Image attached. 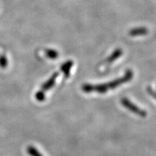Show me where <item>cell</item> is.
Returning a JSON list of instances; mask_svg holds the SVG:
<instances>
[{
    "mask_svg": "<svg viewBox=\"0 0 156 156\" xmlns=\"http://www.w3.org/2000/svg\"><path fill=\"white\" fill-rule=\"evenodd\" d=\"M72 66H73V62H67L62 66L61 70L64 73L66 77H68L69 76V72Z\"/></svg>",
    "mask_w": 156,
    "mask_h": 156,
    "instance_id": "277c9868",
    "label": "cell"
},
{
    "mask_svg": "<svg viewBox=\"0 0 156 156\" xmlns=\"http://www.w3.org/2000/svg\"><path fill=\"white\" fill-rule=\"evenodd\" d=\"M8 61L5 56H0V67L2 68H5L7 67Z\"/></svg>",
    "mask_w": 156,
    "mask_h": 156,
    "instance_id": "9c48e42d",
    "label": "cell"
},
{
    "mask_svg": "<svg viewBox=\"0 0 156 156\" xmlns=\"http://www.w3.org/2000/svg\"><path fill=\"white\" fill-rule=\"evenodd\" d=\"M121 103H122V104L126 108L129 109L130 112L134 113V114L138 115V116L141 117H145L147 116V112L145 110H143V109L140 108V107L136 106L134 103L131 102V101L129 100V99L126 98H123L122 100H121Z\"/></svg>",
    "mask_w": 156,
    "mask_h": 156,
    "instance_id": "6da1fadb",
    "label": "cell"
},
{
    "mask_svg": "<svg viewBox=\"0 0 156 156\" xmlns=\"http://www.w3.org/2000/svg\"><path fill=\"white\" fill-rule=\"evenodd\" d=\"M27 153L30 156H43L42 154L34 146H28L27 147Z\"/></svg>",
    "mask_w": 156,
    "mask_h": 156,
    "instance_id": "8992f818",
    "label": "cell"
},
{
    "mask_svg": "<svg viewBox=\"0 0 156 156\" xmlns=\"http://www.w3.org/2000/svg\"><path fill=\"white\" fill-rule=\"evenodd\" d=\"M36 98L38 101H41V102L44 101L45 100V98H46V95H45V93L44 91L41 90V91H38V92H37V93L36 94Z\"/></svg>",
    "mask_w": 156,
    "mask_h": 156,
    "instance_id": "ba28073f",
    "label": "cell"
},
{
    "mask_svg": "<svg viewBox=\"0 0 156 156\" xmlns=\"http://www.w3.org/2000/svg\"><path fill=\"white\" fill-rule=\"evenodd\" d=\"M132 77H133V73H132V72L131 71V70H128L124 77L119 78V79H117V80H115L110 82V83H106V85H107V87H108V90L109 89L110 90L114 89L118 86H119V85H122V84H124V83H126V82L129 81L132 78Z\"/></svg>",
    "mask_w": 156,
    "mask_h": 156,
    "instance_id": "7a4b0ae2",
    "label": "cell"
},
{
    "mask_svg": "<svg viewBox=\"0 0 156 156\" xmlns=\"http://www.w3.org/2000/svg\"><path fill=\"white\" fill-rule=\"evenodd\" d=\"M57 76H58L57 73H54V75H52L51 77L49 79H48V80L46 82V83L43 84V85L41 87L42 91H44H44H47L49 89L51 88V87L54 85V84H55L56 79V77H57Z\"/></svg>",
    "mask_w": 156,
    "mask_h": 156,
    "instance_id": "3957f363",
    "label": "cell"
},
{
    "mask_svg": "<svg viewBox=\"0 0 156 156\" xmlns=\"http://www.w3.org/2000/svg\"><path fill=\"white\" fill-rule=\"evenodd\" d=\"M147 93H149L150 95H151L152 96L154 97L156 99V92H155V91H154L151 87H148L147 88Z\"/></svg>",
    "mask_w": 156,
    "mask_h": 156,
    "instance_id": "8fae6325",
    "label": "cell"
},
{
    "mask_svg": "<svg viewBox=\"0 0 156 156\" xmlns=\"http://www.w3.org/2000/svg\"><path fill=\"white\" fill-rule=\"evenodd\" d=\"M122 52H121V51H115L114 54H112V56H110V57H109L108 58V62H113V61H114L115 59H116L117 58L119 57V56L121 54H122Z\"/></svg>",
    "mask_w": 156,
    "mask_h": 156,
    "instance_id": "30bf717a",
    "label": "cell"
},
{
    "mask_svg": "<svg viewBox=\"0 0 156 156\" xmlns=\"http://www.w3.org/2000/svg\"><path fill=\"white\" fill-rule=\"evenodd\" d=\"M147 33V30L146 28H136L133 29L129 32V34L131 36H140V35H143L146 34Z\"/></svg>",
    "mask_w": 156,
    "mask_h": 156,
    "instance_id": "5b68a950",
    "label": "cell"
},
{
    "mask_svg": "<svg viewBox=\"0 0 156 156\" xmlns=\"http://www.w3.org/2000/svg\"><path fill=\"white\" fill-rule=\"evenodd\" d=\"M46 54L49 58H56L58 56V54L56 51L54 50H46Z\"/></svg>",
    "mask_w": 156,
    "mask_h": 156,
    "instance_id": "52a82bcc",
    "label": "cell"
}]
</instances>
